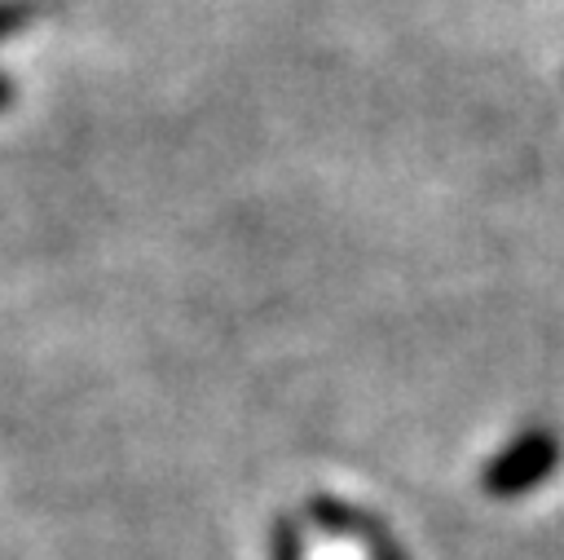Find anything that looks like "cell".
<instances>
[{
	"instance_id": "7a4b0ae2",
	"label": "cell",
	"mask_w": 564,
	"mask_h": 560,
	"mask_svg": "<svg viewBox=\"0 0 564 560\" xmlns=\"http://www.w3.org/2000/svg\"><path fill=\"white\" fill-rule=\"evenodd\" d=\"M4 97H9V88H4V79H0V101H4Z\"/></svg>"
},
{
	"instance_id": "6da1fadb",
	"label": "cell",
	"mask_w": 564,
	"mask_h": 560,
	"mask_svg": "<svg viewBox=\"0 0 564 560\" xmlns=\"http://www.w3.org/2000/svg\"><path fill=\"white\" fill-rule=\"evenodd\" d=\"M560 454H564V445H560L546 428H524L516 441H507V445L485 463L480 485H485L489 494H498V498L529 494V489H538V485L555 472Z\"/></svg>"
}]
</instances>
